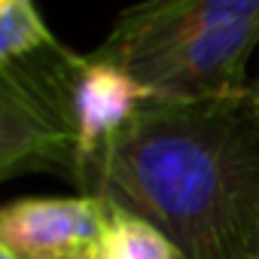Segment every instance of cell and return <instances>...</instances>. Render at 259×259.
<instances>
[{"instance_id":"cell-1","label":"cell","mask_w":259,"mask_h":259,"mask_svg":"<svg viewBox=\"0 0 259 259\" xmlns=\"http://www.w3.org/2000/svg\"><path fill=\"white\" fill-rule=\"evenodd\" d=\"M85 195L162 229L183 259L259 256L256 95L153 98L73 168Z\"/></svg>"},{"instance_id":"cell-2","label":"cell","mask_w":259,"mask_h":259,"mask_svg":"<svg viewBox=\"0 0 259 259\" xmlns=\"http://www.w3.org/2000/svg\"><path fill=\"white\" fill-rule=\"evenodd\" d=\"M259 43V22L210 28L168 43L125 70L171 101H213L247 95V58Z\"/></svg>"},{"instance_id":"cell-3","label":"cell","mask_w":259,"mask_h":259,"mask_svg":"<svg viewBox=\"0 0 259 259\" xmlns=\"http://www.w3.org/2000/svg\"><path fill=\"white\" fill-rule=\"evenodd\" d=\"M110 204L82 198H22L0 207V247L13 259H95Z\"/></svg>"},{"instance_id":"cell-4","label":"cell","mask_w":259,"mask_h":259,"mask_svg":"<svg viewBox=\"0 0 259 259\" xmlns=\"http://www.w3.org/2000/svg\"><path fill=\"white\" fill-rule=\"evenodd\" d=\"M238 22H259V0H144L119 16L95 58L128 67L189 34Z\"/></svg>"},{"instance_id":"cell-5","label":"cell","mask_w":259,"mask_h":259,"mask_svg":"<svg viewBox=\"0 0 259 259\" xmlns=\"http://www.w3.org/2000/svg\"><path fill=\"white\" fill-rule=\"evenodd\" d=\"M156 92L132 76L125 67L104 58H82L70 85V122H73V168L101 150L119 128L138 116Z\"/></svg>"},{"instance_id":"cell-6","label":"cell","mask_w":259,"mask_h":259,"mask_svg":"<svg viewBox=\"0 0 259 259\" xmlns=\"http://www.w3.org/2000/svg\"><path fill=\"white\" fill-rule=\"evenodd\" d=\"M95 259H183L180 247L153 223L110 207Z\"/></svg>"},{"instance_id":"cell-7","label":"cell","mask_w":259,"mask_h":259,"mask_svg":"<svg viewBox=\"0 0 259 259\" xmlns=\"http://www.w3.org/2000/svg\"><path fill=\"white\" fill-rule=\"evenodd\" d=\"M52 46L58 43L46 31L31 0H0V73Z\"/></svg>"},{"instance_id":"cell-8","label":"cell","mask_w":259,"mask_h":259,"mask_svg":"<svg viewBox=\"0 0 259 259\" xmlns=\"http://www.w3.org/2000/svg\"><path fill=\"white\" fill-rule=\"evenodd\" d=\"M0 259H13V256H10V253H7L4 247H0Z\"/></svg>"},{"instance_id":"cell-9","label":"cell","mask_w":259,"mask_h":259,"mask_svg":"<svg viewBox=\"0 0 259 259\" xmlns=\"http://www.w3.org/2000/svg\"><path fill=\"white\" fill-rule=\"evenodd\" d=\"M256 113H259V95H256Z\"/></svg>"},{"instance_id":"cell-10","label":"cell","mask_w":259,"mask_h":259,"mask_svg":"<svg viewBox=\"0 0 259 259\" xmlns=\"http://www.w3.org/2000/svg\"><path fill=\"white\" fill-rule=\"evenodd\" d=\"M256 259H259V256H256Z\"/></svg>"}]
</instances>
